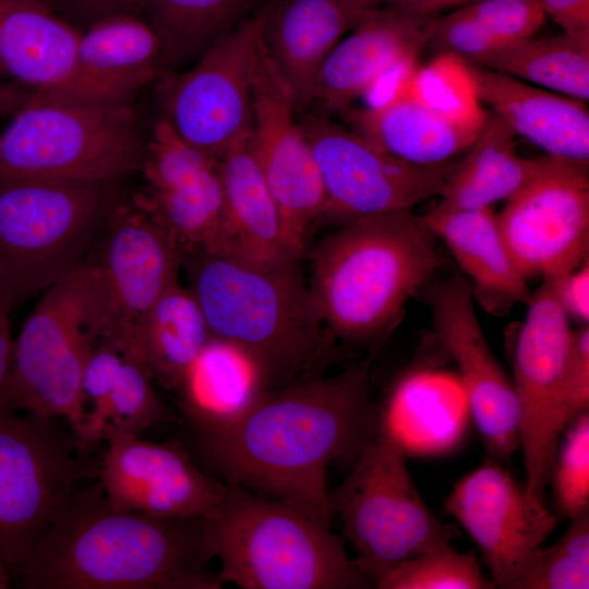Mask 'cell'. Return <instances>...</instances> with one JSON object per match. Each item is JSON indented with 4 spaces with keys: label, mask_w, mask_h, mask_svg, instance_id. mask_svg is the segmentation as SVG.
<instances>
[{
    "label": "cell",
    "mask_w": 589,
    "mask_h": 589,
    "mask_svg": "<svg viewBox=\"0 0 589 589\" xmlns=\"http://www.w3.org/2000/svg\"><path fill=\"white\" fill-rule=\"evenodd\" d=\"M296 110L263 43L253 84L250 146L278 207L287 244L300 257L312 226L324 217L326 196Z\"/></svg>",
    "instance_id": "e0dca14e"
},
{
    "label": "cell",
    "mask_w": 589,
    "mask_h": 589,
    "mask_svg": "<svg viewBox=\"0 0 589 589\" xmlns=\"http://www.w3.org/2000/svg\"><path fill=\"white\" fill-rule=\"evenodd\" d=\"M11 581V574L8 569L0 563V589H5L9 587Z\"/></svg>",
    "instance_id": "f907efd6"
},
{
    "label": "cell",
    "mask_w": 589,
    "mask_h": 589,
    "mask_svg": "<svg viewBox=\"0 0 589 589\" xmlns=\"http://www.w3.org/2000/svg\"><path fill=\"white\" fill-rule=\"evenodd\" d=\"M297 263L257 264L209 251L182 261L211 336L255 358L272 388L310 377L328 347L329 332Z\"/></svg>",
    "instance_id": "3957f363"
},
{
    "label": "cell",
    "mask_w": 589,
    "mask_h": 589,
    "mask_svg": "<svg viewBox=\"0 0 589 589\" xmlns=\"http://www.w3.org/2000/svg\"><path fill=\"white\" fill-rule=\"evenodd\" d=\"M276 2L268 0L216 40L192 68L168 75L160 86L161 118L216 160L251 132L254 77Z\"/></svg>",
    "instance_id": "8fae6325"
},
{
    "label": "cell",
    "mask_w": 589,
    "mask_h": 589,
    "mask_svg": "<svg viewBox=\"0 0 589 589\" xmlns=\"http://www.w3.org/2000/svg\"><path fill=\"white\" fill-rule=\"evenodd\" d=\"M103 321L100 271L88 259L41 292L14 339L0 414L59 418L76 435L84 420L82 374L101 338Z\"/></svg>",
    "instance_id": "8992f818"
},
{
    "label": "cell",
    "mask_w": 589,
    "mask_h": 589,
    "mask_svg": "<svg viewBox=\"0 0 589 589\" xmlns=\"http://www.w3.org/2000/svg\"><path fill=\"white\" fill-rule=\"evenodd\" d=\"M477 0H387V5L399 8L416 14L441 15L450 8H460Z\"/></svg>",
    "instance_id": "7dc6e473"
},
{
    "label": "cell",
    "mask_w": 589,
    "mask_h": 589,
    "mask_svg": "<svg viewBox=\"0 0 589 589\" xmlns=\"http://www.w3.org/2000/svg\"><path fill=\"white\" fill-rule=\"evenodd\" d=\"M515 137L498 116L488 112L468 154L456 161L436 205L454 209L491 207L524 188L548 165L551 155L521 157Z\"/></svg>",
    "instance_id": "f1b7e54d"
},
{
    "label": "cell",
    "mask_w": 589,
    "mask_h": 589,
    "mask_svg": "<svg viewBox=\"0 0 589 589\" xmlns=\"http://www.w3.org/2000/svg\"><path fill=\"white\" fill-rule=\"evenodd\" d=\"M223 215L209 252L257 264L299 260L289 249L275 200L250 146V133L217 160Z\"/></svg>",
    "instance_id": "603a6c76"
},
{
    "label": "cell",
    "mask_w": 589,
    "mask_h": 589,
    "mask_svg": "<svg viewBox=\"0 0 589 589\" xmlns=\"http://www.w3.org/2000/svg\"><path fill=\"white\" fill-rule=\"evenodd\" d=\"M544 15L562 28L563 34L589 47V0H538Z\"/></svg>",
    "instance_id": "f6af8a7d"
},
{
    "label": "cell",
    "mask_w": 589,
    "mask_h": 589,
    "mask_svg": "<svg viewBox=\"0 0 589 589\" xmlns=\"http://www.w3.org/2000/svg\"><path fill=\"white\" fill-rule=\"evenodd\" d=\"M80 32L116 15L142 14L143 0H39Z\"/></svg>",
    "instance_id": "7bdbcfd3"
},
{
    "label": "cell",
    "mask_w": 589,
    "mask_h": 589,
    "mask_svg": "<svg viewBox=\"0 0 589 589\" xmlns=\"http://www.w3.org/2000/svg\"><path fill=\"white\" fill-rule=\"evenodd\" d=\"M426 286L436 337L457 364L488 458L509 462L519 448L516 396L478 321L471 284L455 275Z\"/></svg>",
    "instance_id": "ac0fdd59"
},
{
    "label": "cell",
    "mask_w": 589,
    "mask_h": 589,
    "mask_svg": "<svg viewBox=\"0 0 589 589\" xmlns=\"http://www.w3.org/2000/svg\"><path fill=\"white\" fill-rule=\"evenodd\" d=\"M410 93L423 105L462 127L482 129L488 112L479 101L465 60L449 52L436 53L418 69Z\"/></svg>",
    "instance_id": "e575fe53"
},
{
    "label": "cell",
    "mask_w": 589,
    "mask_h": 589,
    "mask_svg": "<svg viewBox=\"0 0 589 589\" xmlns=\"http://www.w3.org/2000/svg\"><path fill=\"white\" fill-rule=\"evenodd\" d=\"M122 360V352L101 338L87 359L81 380L84 420L75 435L82 449L104 441L109 401Z\"/></svg>",
    "instance_id": "ab89813d"
},
{
    "label": "cell",
    "mask_w": 589,
    "mask_h": 589,
    "mask_svg": "<svg viewBox=\"0 0 589 589\" xmlns=\"http://www.w3.org/2000/svg\"><path fill=\"white\" fill-rule=\"evenodd\" d=\"M204 519H169L112 507L99 482L77 490L17 577L26 589H219L225 585Z\"/></svg>",
    "instance_id": "7a4b0ae2"
},
{
    "label": "cell",
    "mask_w": 589,
    "mask_h": 589,
    "mask_svg": "<svg viewBox=\"0 0 589 589\" xmlns=\"http://www.w3.org/2000/svg\"><path fill=\"white\" fill-rule=\"evenodd\" d=\"M104 442L98 482L112 507L169 519H207L219 507L225 482L179 447L122 432Z\"/></svg>",
    "instance_id": "d6986e66"
},
{
    "label": "cell",
    "mask_w": 589,
    "mask_h": 589,
    "mask_svg": "<svg viewBox=\"0 0 589 589\" xmlns=\"http://www.w3.org/2000/svg\"><path fill=\"white\" fill-rule=\"evenodd\" d=\"M226 484L204 519L205 542L219 576L243 589H365L372 584L349 560L330 526L279 501Z\"/></svg>",
    "instance_id": "5b68a950"
},
{
    "label": "cell",
    "mask_w": 589,
    "mask_h": 589,
    "mask_svg": "<svg viewBox=\"0 0 589 589\" xmlns=\"http://www.w3.org/2000/svg\"><path fill=\"white\" fill-rule=\"evenodd\" d=\"M196 434L240 420L268 390V376L249 352L211 337L176 388Z\"/></svg>",
    "instance_id": "484cf974"
},
{
    "label": "cell",
    "mask_w": 589,
    "mask_h": 589,
    "mask_svg": "<svg viewBox=\"0 0 589 589\" xmlns=\"http://www.w3.org/2000/svg\"><path fill=\"white\" fill-rule=\"evenodd\" d=\"M300 127L325 191L324 217L341 225L410 209L438 196L456 164L452 159L436 165L407 163L320 116H308Z\"/></svg>",
    "instance_id": "7c38bea8"
},
{
    "label": "cell",
    "mask_w": 589,
    "mask_h": 589,
    "mask_svg": "<svg viewBox=\"0 0 589 589\" xmlns=\"http://www.w3.org/2000/svg\"><path fill=\"white\" fill-rule=\"evenodd\" d=\"M350 130L382 151L416 165H436L468 149L482 129L462 127L433 111L411 93L377 107L342 112Z\"/></svg>",
    "instance_id": "83f0119b"
},
{
    "label": "cell",
    "mask_w": 589,
    "mask_h": 589,
    "mask_svg": "<svg viewBox=\"0 0 589 589\" xmlns=\"http://www.w3.org/2000/svg\"><path fill=\"white\" fill-rule=\"evenodd\" d=\"M62 419L0 414V563L16 579L88 470Z\"/></svg>",
    "instance_id": "30bf717a"
},
{
    "label": "cell",
    "mask_w": 589,
    "mask_h": 589,
    "mask_svg": "<svg viewBox=\"0 0 589 589\" xmlns=\"http://www.w3.org/2000/svg\"><path fill=\"white\" fill-rule=\"evenodd\" d=\"M480 103L489 106L516 135L548 155L589 160V112L585 101L466 61Z\"/></svg>",
    "instance_id": "7402d4cb"
},
{
    "label": "cell",
    "mask_w": 589,
    "mask_h": 589,
    "mask_svg": "<svg viewBox=\"0 0 589 589\" xmlns=\"http://www.w3.org/2000/svg\"><path fill=\"white\" fill-rule=\"evenodd\" d=\"M256 0H143L141 16L156 34L163 73L197 60L233 29Z\"/></svg>",
    "instance_id": "1f68e13d"
},
{
    "label": "cell",
    "mask_w": 589,
    "mask_h": 589,
    "mask_svg": "<svg viewBox=\"0 0 589 589\" xmlns=\"http://www.w3.org/2000/svg\"><path fill=\"white\" fill-rule=\"evenodd\" d=\"M348 11L353 24L372 10L380 8V4L387 0H341Z\"/></svg>",
    "instance_id": "681fc988"
},
{
    "label": "cell",
    "mask_w": 589,
    "mask_h": 589,
    "mask_svg": "<svg viewBox=\"0 0 589 589\" xmlns=\"http://www.w3.org/2000/svg\"><path fill=\"white\" fill-rule=\"evenodd\" d=\"M589 588V512L570 518L562 538L542 549L521 589Z\"/></svg>",
    "instance_id": "f35d334b"
},
{
    "label": "cell",
    "mask_w": 589,
    "mask_h": 589,
    "mask_svg": "<svg viewBox=\"0 0 589 589\" xmlns=\"http://www.w3.org/2000/svg\"><path fill=\"white\" fill-rule=\"evenodd\" d=\"M364 365L268 390L240 420L196 434L221 481L291 505L330 526L327 470L356 461L378 434Z\"/></svg>",
    "instance_id": "6da1fadb"
},
{
    "label": "cell",
    "mask_w": 589,
    "mask_h": 589,
    "mask_svg": "<svg viewBox=\"0 0 589 589\" xmlns=\"http://www.w3.org/2000/svg\"><path fill=\"white\" fill-rule=\"evenodd\" d=\"M557 450L551 482L562 513L572 518L589 505V414L580 413L572 422Z\"/></svg>",
    "instance_id": "60d3db41"
},
{
    "label": "cell",
    "mask_w": 589,
    "mask_h": 589,
    "mask_svg": "<svg viewBox=\"0 0 589 589\" xmlns=\"http://www.w3.org/2000/svg\"><path fill=\"white\" fill-rule=\"evenodd\" d=\"M589 406V327L573 330L562 385V411L566 425Z\"/></svg>",
    "instance_id": "b9f144b4"
},
{
    "label": "cell",
    "mask_w": 589,
    "mask_h": 589,
    "mask_svg": "<svg viewBox=\"0 0 589 589\" xmlns=\"http://www.w3.org/2000/svg\"><path fill=\"white\" fill-rule=\"evenodd\" d=\"M549 280L566 315L587 325L589 321L588 259L574 271Z\"/></svg>",
    "instance_id": "ee69618b"
},
{
    "label": "cell",
    "mask_w": 589,
    "mask_h": 589,
    "mask_svg": "<svg viewBox=\"0 0 589 589\" xmlns=\"http://www.w3.org/2000/svg\"><path fill=\"white\" fill-rule=\"evenodd\" d=\"M153 381L144 361L123 354L109 401L105 437L110 432L140 434L168 418Z\"/></svg>",
    "instance_id": "74e56055"
},
{
    "label": "cell",
    "mask_w": 589,
    "mask_h": 589,
    "mask_svg": "<svg viewBox=\"0 0 589 589\" xmlns=\"http://www.w3.org/2000/svg\"><path fill=\"white\" fill-rule=\"evenodd\" d=\"M549 279L532 293L514 352L513 387L529 495L544 502L566 423L562 385L573 330Z\"/></svg>",
    "instance_id": "4fadbf2b"
},
{
    "label": "cell",
    "mask_w": 589,
    "mask_h": 589,
    "mask_svg": "<svg viewBox=\"0 0 589 589\" xmlns=\"http://www.w3.org/2000/svg\"><path fill=\"white\" fill-rule=\"evenodd\" d=\"M444 508L479 548L493 588L521 589L556 526L544 502L491 458L455 484Z\"/></svg>",
    "instance_id": "2e32d148"
},
{
    "label": "cell",
    "mask_w": 589,
    "mask_h": 589,
    "mask_svg": "<svg viewBox=\"0 0 589 589\" xmlns=\"http://www.w3.org/2000/svg\"><path fill=\"white\" fill-rule=\"evenodd\" d=\"M353 26L341 0H277L263 43L296 109L314 101L323 63Z\"/></svg>",
    "instance_id": "d4e9b609"
},
{
    "label": "cell",
    "mask_w": 589,
    "mask_h": 589,
    "mask_svg": "<svg viewBox=\"0 0 589 589\" xmlns=\"http://www.w3.org/2000/svg\"><path fill=\"white\" fill-rule=\"evenodd\" d=\"M104 225L103 245L95 260L104 294L101 339L122 354L145 362L139 344L140 327L157 299L178 283L183 254L131 200L109 205Z\"/></svg>",
    "instance_id": "9a60e30c"
},
{
    "label": "cell",
    "mask_w": 589,
    "mask_h": 589,
    "mask_svg": "<svg viewBox=\"0 0 589 589\" xmlns=\"http://www.w3.org/2000/svg\"><path fill=\"white\" fill-rule=\"evenodd\" d=\"M81 32L39 0H0V81L43 89L69 73Z\"/></svg>",
    "instance_id": "4316f807"
},
{
    "label": "cell",
    "mask_w": 589,
    "mask_h": 589,
    "mask_svg": "<svg viewBox=\"0 0 589 589\" xmlns=\"http://www.w3.org/2000/svg\"><path fill=\"white\" fill-rule=\"evenodd\" d=\"M29 88L19 84L0 81V109L14 115L23 109L28 100Z\"/></svg>",
    "instance_id": "c3c4849f"
},
{
    "label": "cell",
    "mask_w": 589,
    "mask_h": 589,
    "mask_svg": "<svg viewBox=\"0 0 589 589\" xmlns=\"http://www.w3.org/2000/svg\"><path fill=\"white\" fill-rule=\"evenodd\" d=\"M545 15L538 0H477L432 24L426 47L478 62L492 52L533 36Z\"/></svg>",
    "instance_id": "f546056e"
},
{
    "label": "cell",
    "mask_w": 589,
    "mask_h": 589,
    "mask_svg": "<svg viewBox=\"0 0 589 589\" xmlns=\"http://www.w3.org/2000/svg\"><path fill=\"white\" fill-rule=\"evenodd\" d=\"M504 242L526 279L561 277L588 259V164L551 156L496 215Z\"/></svg>",
    "instance_id": "5bb4252c"
},
{
    "label": "cell",
    "mask_w": 589,
    "mask_h": 589,
    "mask_svg": "<svg viewBox=\"0 0 589 589\" xmlns=\"http://www.w3.org/2000/svg\"><path fill=\"white\" fill-rule=\"evenodd\" d=\"M109 188L0 179V281L16 303L41 293L88 260L109 208Z\"/></svg>",
    "instance_id": "52a82bcc"
},
{
    "label": "cell",
    "mask_w": 589,
    "mask_h": 589,
    "mask_svg": "<svg viewBox=\"0 0 589 589\" xmlns=\"http://www.w3.org/2000/svg\"><path fill=\"white\" fill-rule=\"evenodd\" d=\"M15 304L12 291L0 281V393L12 362L14 339L11 334L10 315Z\"/></svg>",
    "instance_id": "bcb514c9"
},
{
    "label": "cell",
    "mask_w": 589,
    "mask_h": 589,
    "mask_svg": "<svg viewBox=\"0 0 589 589\" xmlns=\"http://www.w3.org/2000/svg\"><path fill=\"white\" fill-rule=\"evenodd\" d=\"M378 589H491L473 553L450 545L421 553L400 563L375 584Z\"/></svg>",
    "instance_id": "d590c367"
},
{
    "label": "cell",
    "mask_w": 589,
    "mask_h": 589,
    "mask_svg": "<svg viewBox=\"0 0 589 589\" xmlns=\"http://www.w3.org/2000/svg\"><path fill=\"white\" fill-rule=\"evenodd\" d=\"M474 63L582 101L589 99V47L563 33L524 38Z\"/></svg>",
    "instance_id": "d6a6232c"
},
{
    "label": "cell",
    "mask_w": 589,
    "mask_h": 589,
    "mask_svg": "<svg viewBox=\"0 0 589 589\" xmlns=\"http://www.w3.org/2000/svg\"><path fill=\"white\" fill-rule=\"evenodd\" d=\"M435 238L410 209L356 219L327 236L309 287L328 332L364 341L390 326L441 265Z\"/></svg>",
    "instance_id": "277c9868"
},
{
    "label": "cell",
    "mask_w": 589,
    "mask_h": 589,
    "mask_svg": "<svg viewBox=\"0 0 589 589\" xmlns=\"http://www.w3.org/2000/svg\"><path fill=\"white\" fill-rule=\"evenodd\" d=\"M211 337L195 298L176 283L147 312L139 344L153 378L176 389Z\"/></svg>",
    "instance_id": "4dcf8cb0"
},
{
    "label": "cell",
    "mask_w": 589,
    "mask_h": 589,
    "mask_svg": "<svg viewBox=\"0 0 589 589\" xmlns=\"http://www.w3.org/2000/svg\"><path fill=\"white\" fill-rule=\"evenodd\" d=\"M436 16L390 5L363 15L323 63L314 100L340 112L351 108L387 71L407 59L420 58Z\"/></svg>",
    "instance_id": "44dd1931"
},
{
    "label": "cell",
    "mask_w": 589,
    "mask_h": 589,
    "mask_svg": "<svg viewBox=\"0 0 589 589\" xmlns=\"http://www.w3.org/2000/svg\"><path fill=\"white\" fill-rule=\"evenodd\" d=\"M131 201L172 238L183 256L213 249L223 215L217 167L184 187L166 190L146 187Z\"/></svg>",
    "instance_id": "836d02e7"
},
{
    "label": "cell",
    "mask_w": 589,
    "mask_h": 589,
    "mask_svg": "<svg viewBox=\"0 0 589 589\" xmlns=\"http://www.w3.org/2000/svg\"><path fill=\"white\" fill-rule=\"evenodd\" d=\"M145 144L131 105L28 106L0 134V179L110 187L141 170Z\"/></svg>",
    "instance_id": "9c48e42d"
},
{
    "label": "cell",
    "mask_w": 589,
    "mask_h": 589,
    "mask_svg": "<svg viewBox=\"0 0 589 589\" xmlns=\"http://www.w3.org/2000/svg\"><path fill=\"white\" fill-rule=\"evenodd\" d=\"M217 160L187 141L164 118L146 139L141 170L148 188L173 189L192 184L216 169Z\"/></svg>",
    "instance_id": "8d00e7d4"
},
{
    "label": "cell",
    "mask_w": 589,
    "mask_h": 589,
    "mask_svg": "<svg viewBox=\"0 0 589 589\" xmlns=\"http://www.w3.org/2000/svg\"><path fill=\"white\" fill-rule=\"evenodd\" d=\"M329 505L356 549L354 564L373 587L400 563L460 537L456 526L441 521L424 503L404 447L382 426L329 492Z\"/></svg>",
    "instance_id": "ba28073f"
},
{
    "label": "cell",
    "mask_w": 589,
    "mask_h": 589,
    "mask_svg": "<svg viewBox=\"0 0 589 589\" xmlns=\"http://www.w3.org/2000/svg\"><path fill=\"white\" fill-rule=\"evenodd\" d=\"M470 278L473 298L490 313H507L531 300L527 279L515 264L491 207L454 209L435 206L422 216Z\"/></svg>",
    "instance_id": "cb8c5ba5"
},
{
    "label": "cell",
    "mask_w": 589,
    "mask_h": 589,
    "mask_svg": "<svg viewBox=\"0 0 589 589\" xmlns=\"http://www.w3.org/2000/svg\"><path fill=\"white\" fill-rule=\"evenodd\" d=\"M161 73L160 45L148 23L139 15H116L81 32L68 75L31 91L26 107L130 106Z\"/></svg>",
    "instance_id": "ffe728a7"
}]
</instances>
